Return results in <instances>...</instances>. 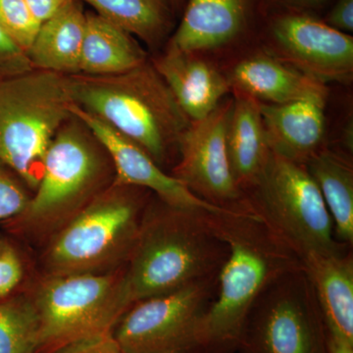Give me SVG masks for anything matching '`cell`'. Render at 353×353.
<instances>
[{
  "instance_id": "3957f363",
  "label": "cell",
  "mask_w": 353,
  "mask_h": 353,
  "mask_svg": "<svg viewBox=\"0 0 353 353\" xmlns=\"http://www.w3.org/2000/svg\"><path fill=\"white\" fill-rule=\"evenodd\" d=\"M67 79L76 105L143 148L165 171L171 170L190 121L150 58L118 75L77 74Z\"/></svg>"
},
{
  "instance_id": "f1b7e54d",
  "label": "cell",
  "mask_w": 353,
  "mask_h": 353,
  "mask_svg": "<svg viewBox=\"0 0 353 353\" xmlns=\"http://www.w3.org/2000/svg\"><path fill=\"white\" fill-rule=\"evenodd\" d=\"M53 353H125L112 334L94 336L71 343Z\"/></svg>"
},
{
  "instance_id": "7402d4cb",
  "label": "cell",
  "mask_w": 353,
  "mask_h": 353,
  "mask_svg": "<svg viewBox=\"0 0 353 353\" xmlns=\"http://www.w3.org/2000/svg\"><path fill=\"white\" fill-rule=\"evenodd\" d=\"M314 179L333 220L334 236L353 245L352 153L328 145L304 165Z\"/></svg>"
},
{
  "instance_id": "5bb4252c",
  "label": "cell",
  "mask_w": 353,
  "mask_h": 353,
  "mask_svg": "<svg viewBox=\"0 0 353 353\" xmlns=\"http://www.w3.org/2000/svg\"><path fill=\"white\" fill-rule=\"evenodd\" d=\"M72 114L94 134L108 152L114 169V183L141 188L176 208L199 211H222L202 201L175 176L162 169L138 145L125 138L99 118L79 108L72 106Z\"/></svg>"
},
{
  "instance_id": "83f0119b",
  "label": "cell",
  "mask_w": 353,
  "mask_h": 353,
  "mask_svg": "<svg viewBox=\"0 0 353 353\" xmlns=\"http://www.w3.org/2000/svg\"><path fill=\"white\" fill-rule=\"evenodd\" d=\"M29 58L0 27V76L8 78L32 70Z\"/></svg>"
},
{
  "instance_id": "ac0fdd59",
  "label": "cell",
  "mask_w": 353,
  "mask_h": 353,
  "mask_svg": "<svg viewBox=\"0 0 353 353\" xmlns=\"http://www.w3.org/2000/svg\"><path fill=\"white\" fill-rule=\"evenodd\" d=\"M301 261L319 301L327 329L353 341L352 248L336 253H306Z\"/></svg>"
},
{
  "instance_id": "4dcf8cb0",
  "label": "cell",
  "mask_w": 353,
  "mask_h": 353,
  "mask_svg": "<svg viewBox=\"0 0 353 353\" xmlns=\"http://www.w3.org/2000/svg\"><path fill=\"white\" fill-rule=\"evenodd\" d=\"M333 1L334 0H266V6L267 9H288L322 17Z\"/></svg>"
},
{
  "instance_id": "d6a6232c",
  "label": "cell",
  "mask_w": 353,
  "mask_h": 353,
  "mask_svg": "<svg viewBox=\"0 0 353 353\" xmlns=\"http://www.w3.org/2000/svg\"><path fill=\"white\" fill-rule=\"evenodd\" d=\"M328 331V353H353V341L347 340L340 334Z\"/></svg>"
},
{
  "instance_id": "2e32d148",
  "label": "cell",
  "mask_w": 353,
  "mask_h": 353,
  "mask_svg": "<svg viewBox=\"0 0 353 353\" xmlns=\"http://www.w3.org/2000/svg\"><path fill=\"white\" fill-rule=\"evenodd\" d=\"M150 58L190 122L206 117L232 94L226 74L215 58L167 48Z\"/></svg>"
},
{
  "instance_id": "5b68a950",
  "label": "cell",
  "mask_w": 353,
  "mask_h": 353,
  "mask_svg": "<svg viewBox=\"0 0 353 353\" xmlns=\"http://www.w3.org/2000/svg\"><path fill=\"white\" fill-rule=\"evenodd\" d=\"M113 181L108 152L73 116L53 139L38 188L14 227L30 240L46 243Z\"/></svg>"
},
{
  "instance_id": "e0dca14e",
  "label": "cell",
  "mask_w": 353,
  "mask_h": 353,
  "mask_svg": "<svg viewBox=\"0 0 353 353\" xmlns=\"http://www.w3.org/2000/svg\"><path fill=\"white\" fill-rule=\"evenodd\" d=\"M327 101L306 99L285 104L260 103L267 145L273 154L301 165L329 145Z\"/></svg>"
},
{
  "instance_id": "7a4b0ae2",
  "label": "cell",
  "mask_w": 353,
  "mask_h": 353,
  "mask_svg": "<svg viewBox=\"0 0 353 353\" xmlns=\"http://www.w3.org/2000/svg\"><path fill=\"white\" fill-rule=\"evenodd\" d=\"M210 213L176 208L152 194L124 266L132 305L219 274L229 248Z\"/></svg>"
},
{
  "instance_id": "52a82bcc",
  "label": "cell",
  "mask_w": 353,
  "mask_h": 353,
  "mask_svg": "<svg viewBox=\"0 0 353 353\" xmlns=\"http://www.w3.org/2000/svg\"><path fill=\"white\" fill-rule=\"evenodd\" d=\"M29 296L38 323L34 353L112 334L132 306L124 266L101 274L43 275Z\"/></svg>"
},
{
  "instance_id": "8fae6325",
  "label": "cell",
  "mask_w": 353,
  "mask_h": 353,
  "mask_svg": "<svg viewBox=\"0 0 353 353\" xmlns=\"http://www.w3.org/2000/svg\"><path fill=\"white\" fill-rule=\"evenodd\" d=\"M256 43L285 63L326 85L352 81V36L334 29L320 16L267 9Z\"/></svg>"
},
{
  "instance_id": "d4e9b609",
  "label": "cell",
  "mask_w": 353,
  "mask_h": 353,
  "mask_svg": "<svg viewBox=\"0 0 353 353\" xmlns=\"http://www.w3.org/2000/svg\"><path fill=\"white\" fill-rule=\"evenodd\" d=\"M0 27L27 54L41 23L32 16L24 0H0Z\"/></svg>"
},
{
  "instance_id": "30bf717a",
  "label": "cell",
  "mask_w": 353,
  "mask_h": 353,
  "mask_svg": "<svg viewBox=\"0 0 353 353\" xmlns=\"http://www.w3.org/2000/svg\"><path fill=\"white\" fill-rule=\"evenodd\" d=\"M217 285L216 275L132 304L114 339L125 353H205L202 329Z\"/></svg>"
},
{
  "instance_id": "ffe728a7",
  "label": "cell",
  "mask_w": 353,
  "mask_h": 353,
  "mask_svg": "<svg viewBox=\"0 0 353 353\" xmlns=\"http://www.w3.org/2000/svg\"><path fill=\"white\" fill-rule=\"evenodd\" d=\"M85 21L87 13L80 0H71L55 15L41 23L27 51L32 68L63 76L80 74Z\"/></svg>"
},
{
  "instance_id": "4316f807",
  "label": "cell",
  "mask_w": 353,
  "mask_h": 353,
  "mask_svg": "<svg viewBox=\"0 0 353 353\" xmlns=\"http://www.w3.org/2000/svg\"><path fill=\"white\" fill-rule=\"evenodd\" d=\"M24 277V265L16 248L0 241V301L8 299Z\"/></svg>"
},
{
  "instance_id": "ba28073f",
  "label": "cell",
  "mask_w": 353,
  "mask_h": 353,
  "mask_svg": "<svg viewBox=\"0 0 353 353\" xmlns=\"http://www.w3.org/2000/svg\"><path fill=\"white\" fill-rule=\"evenodd\" d=\"M245 197L252 212L299 259L306 253L352 248L334 236L321 192L304 165L271 152L263 173Z\"/></svg>"
},
{
  "instance_id": "cb8c5ba5",
  "label": "cell",
  "mask_w": 353,
  "mask_h": 353,
  "mask_svg": "<svg viewBox=\"0 0 353 353\" xmlns=\"http://www.w3.org/2000/svg\"><path fill=\"white\" fill-rule=\"evenodd\" d=\"M36 312L29 296L0 301V353H34Z\"/></svg>"
},
{
  "instance_id": "7c38bea8",
  "label": "cell",
  "mask_w": 353,
  "mask_h": 353,
  "mask_svg": "<svg viewBox=\"0 0 353 353\" xmlns=\"http://www.w3.org/2000/svg\"><path fill=\"white\" fill-rule=\"evenodd\" d=\"M232 108L231 94L206 117L190 122L169 173L214 208L252 212L245 194L234 182L228 157L227 129Z\"/></svg>"
},
{
  "instance_id": "603a6c76",
  "label": "cell",
  "mask_w": 353,
  "mask_h": 353,
  "mask_svg": "<svg viewBox=\"0 0 353 353\" xmlns=\"http://www.w3.org/2000/svg\"><path fill=\"white\" fill-rule=\"evenodd\" d=\"M81 1V0H80ZM104 19L130 32L152 50L166 44L175 28L171 0H82Z\"/></svg>"
},
{
  "instance_id": "9c48e42d",
  "label": "cell",
  "mask_w": 353,
  "mask_h": 353,
  "mask_svg": "<svg viewBox=\"0 0 353 353\" xmlns=\"http://www.w3.org/2000/svg\"><path fill=\"white\" fill-rule=\"evenodd\" d=\"M236 353H328V331L303 266L283 274L246 317Z\"/></svg>"
},
{
  "instance_id": "e575fe53",
  "label": "cell",
  "mask_w": 353,
  "mask_h": 353,
  "mask_svg": "<svg viewBox=\"0 0 353 353\" xmlns=\"http://www.w3.org/2000/svg\"><path fill=\"white\" fill-rule=\"evenodd\" d=\"M2 241V239H0V241Z\"/></svg>"
},
{
  "instance_id": "277c9868",
  "label": "cell",
  "mask_w": 353,
  "mask_h": 353,
  "mask_svg": "<svg viewBox=\"0 0 353 353\" xmlns=\"http://www.w3.org/2000/svg\"><path fill=\"white\" fill-rule=\"evenodd\" d=\"M152 194L111 183L46 241L43 275L101 274L125 266Z\"/></svg>"
},
{
  "instance_id": "1f68e13d",
  "label": "cell",
  "mask_w": 353,
  "mask_h": 353,
  "mask_svg": "<svg viewBox=\"0 0 353 353\" xmlns=\"http://www.w3.org/2000/svg\"><path fill=\"white\" fill-rule=\"evenodd\" d=\"M32 16L39 23L46 22L71 0H24Z\"/></svg>"
},
{
  "instance_id": "d6986e66",
  "label": "cell",
  "mask_w": 353,
  "mask_h": 353,
  "mask_svg": "<svg viewBox=\"0 0 353 353\" xmlns=\"http://www.w3.org/2000/svg\"><path fill=\"white\" fill-rule=\"evenodd\" d=\"M233 108L227 129V152L234 182L245 194L263 173L271 152L267 145L259 102L232 92Z\"/></svg>"
},
{
  "instance_id": "836d02e7",
  "label": "cell",
  "mask_w": 353,
  "mask_h": 353,
  "mask_svg": "<svg viewBox=\"0 0 353 353\" xmlns=\"http://www.w3.org/2000/svg\"><path fill=\"white\" fill-rule=\"evenodd\" d=\"M172 7L174 12L176 15H182L183 7H185V0H171Z\"/></svg>"
},
{
  "instance_id": "9a60e30c",
  "label": "cell",
  "mask_w": 353,
  "mask_h": 353,
  "mask_svg": "<svg viewBox=\"0 0 353 353\" xmlns=\"http://www.w3.org/2000/svg\"><path fill=\"white\" fill-rule=\"evenodd\" d=\"M232 92L260 103L285 104L317 99L328 101L330 88L254 43L221 60Z\"/></svg>"
},
{
  "instance_id": "44dd1931",
  "label": "cell",
  "mask_w": 353,
  "mask_h": 353,
  "mask_svg": "<svg viewBox=\"0 0 353 353\" xmlns=\"http://www.w3.org/2000/svg\"><path fill=\"white\" fill-rule=\"evenodd\" d=\"M150 57L130 32L97 13H87L80 74L118 75L141 66Z\"/></svg>"
},
{
  "instance_id": "8992f818",
  "label": "cell",
  "mask_w": 353,
  "mask_h": 353,
  "mask_svg": "<svg viewBox=\"0 0 353 353\" xmlns=\"http://www.w3.org/2000/svg\"><path fill=\"white\" fill-rule=\"evenodd\" d=\"M67 76L32 69L0 81V161L28 190L38 188L46 152L72 117Z\"/></svg>"
},
{
  "instance_id": "4fadbf2b",
  "label": "cell",
  "mask_w": 353,
  "mask_h": 353,
  "mask_svg": "<svg viewBox=\"0 0 353 353\" xmlns=\"http://www.w3.org/2000/svg\"><path fill=\"white\" fill-rule=\"evenodd\" d=\"M266 0H185L164 48L224 59L256 43Z\"/></svg>"
},
{
  "instance_id": "6da1fadb",
  "label": "cell",
  "mask_w": 353,
  "mask_h": 353,
  "mask_svg": "<svg viewBox=\"0 0 353 353\" xmlns=\"http://www.w3.org/2000/svg\"><path fill=\"white\" fill-rule=\"evenodd\" d=\"M209 221L229 248L218 274L217 292L204 318L205 353H236L241 330L259 296L301 259L252 212L222 210Z\"/></svg>"
},
{
  "instance_id": "484cf974",
  "label": "cell",
  "mask_w": 353,
  "mask_h": 353,
  "mask_svg": "<svg viewBox=\"0 0 353 353\" xmlns=\"http://www.w3.org/2000/svg\"><path fill=\"white\" fill-rule=\"evenodd\" d=\"M31 196L24 183L0 161V221L13 220L22 214Z\"/></svg>"
},
{
  "instance_id": "f546056e",
  "label": "cell",
  "mask_w": 353,
  "mask_h": 353,
  "mask_svg": "<svg viewBox=\"0 0 353 353\" xmlns=\"http://www.w3.org/2000/svg\"><path fill=\"white\" fill-rule=\"evenodd\" d=\"M322 19L334 29L345 34L353 32V0H334Z\"/></svg>"
}]
</instances>
